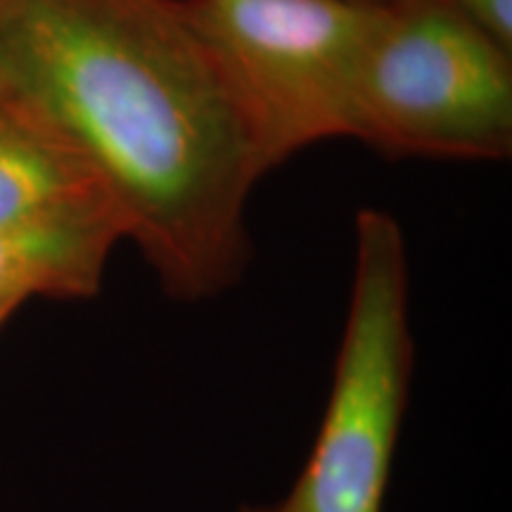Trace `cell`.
<instances>
[{"instance_id": "obj_1", "label": "cell", "mask_w": 512, "mask_h": 512, "mask_svg": "<svg viewBox=\"0 0 512 512\" xmlns=\"http://www.w3.org/2000/svg\"><path fill=\"white\" fill-rule=\"evenodd\" d=\"M0 86L81 157L169 297L238 285L264 176L183 0H0Z\"/></svg>"}, {"instance_id": "obj_2", "label": "cell", "mask_w": 512, "mask_h": 512, "mask_svg": "<svg viewBox=\"0 0 512 512\" xmlns=\"http://www.w3.org/2000/svg\"><path fill=\"white\" fill-rule=\"evenodd\" d=\"M347 320L316 441L278 512H382L413 373L408 247L399 221L363 209Z\"/></svg>"}, {"instance_id": "obj_3", "label": "cell", "mask_w": 512, "mask_h": 512, "mask_svg": "<svg viewBox=\"0 0 512 512\" xmlns=\"http://www.w3.org/2000/svg\"><path fill=\"white\" fill-rule=\"evenodd\" d=\"M235 102L261 176L351 138L363 50L382 0H183Z\"/></svg>"}, {"instance_id": "obj_4", "label": "cell", "mask_w": 512, "mask_h": 512, "mask_svg": "<svg viewBox=\"0 0 512 512\" xmlns=\"http://www.w3.org/2000/svg\"><path fill=\"white\" fill-rule=\"evenodd\" d=\"M351 138L389 157H508L512 53L437 0H382L358 67Z\"/></svg>"}, {"instance_id": "obj_5", "label": "cell", "mask_w": 512, "mask_h": 512, "mask_svg": "<svg viewBox=\"0 0 512 512\" xmlns=\"http://www.w3.org/2000/svg\"><path fill=\"white\" fill-rule=\"evenodd\" d=\"M86 216H107L119 226L67 140L0 86V228Z\"/></svg>"}, {"instance_id": "obj_6", "label": "cell", "mask_w": 512, "mask_h": 512, "mask_svg": "<svg viewBox=\"0 0 512 512\" xmlns=\"http://www.w3.org/2000/svg\"><path fill=\"white\" fill-rule=\"evenodd\" d=\"M119 240L124 235L107 216L0 228V306L95 297Z\"/></svg>"}, {"instance_id": "obj_7", "label": "cell", "mask_w": 512, "mask_h": 512, "mask_svg": "<svg viewBox=\"0 0 512 512\" xmlns=\"http://www.w3.org/2000/svg\"><path fill=\"white\" fill-rule=\"evenodd\" d=\"M512 53V0H437Z\"/></svg>"}, {"instance_id": "obj_8", "label": "cell", "mask_w": 512, "mask_h": 512, "mask_svg": "<svg viewBox=\"0 0 512 512\" xmlns=\"http://www.w3.org/2000/svg\"><path fill=\"white\" fill-rule=\"evenodd\" d=\"M240 512H278V505H247Z\"/></svg>"}, {"instance_id": "obj_9", "label": "cell", "mask_w": 512, "mask_h": 512, "mask_svg": "<svg viewBox=\"0 0 512 512\" xmlns=\"http://www.w3.org/2000/svg\"><path fill=\"white\" fill-rule=\"evenodd\" d=\"M17 311V306H0V328L12 318V313Z\"/></svg>"}]
</instances>
